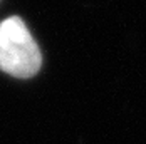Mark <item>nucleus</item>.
I'll return each mask as SVG.
<instances>
[{
    "instance_id": "nucleus-1",
    "label": "nucleus",
    "mask_w": 146,
    "mask_h": 144,
    "mask_svg": "<svg viewBox=\"0 0 146 144\" xmlns=\"http://www.w3.org/2000/svg\"><path fill=\"white\" fill-rule=\"evenodd\" d=\"M42 54L37 42L20 17H9L0 22V71L29 79L40 71Z\"/></svg>"
}]
</instances>
